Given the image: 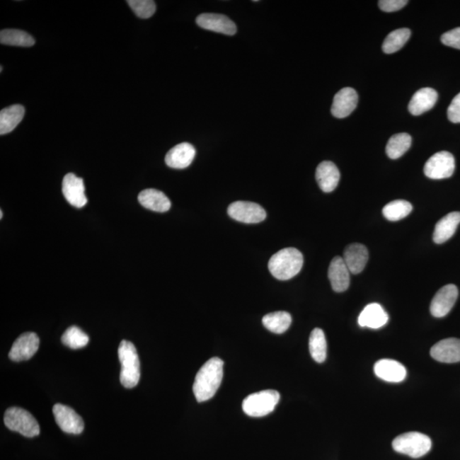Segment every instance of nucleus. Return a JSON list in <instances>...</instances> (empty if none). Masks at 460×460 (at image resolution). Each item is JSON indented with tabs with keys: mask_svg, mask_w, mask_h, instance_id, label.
Returning a JSON list of instances; mask_svg holds the SVG:
<instances>
[{
	"mask_svg": "<svg viewBox=\"0 0 460 460\" xmlns=\"http://www.w3.org/2000/svg\"><path fill=\"white\" fill-rule=\"evenodd\" d=\"M224 377V362L214 357L204 364L196 375L193 391L196 400L203 403L212 398L221 386Z\"/></svg>",
	"mask_w": 460,
	"mask_h": 460,
	"instance_id": "1",
	"label": "nucleus"
},
{
	"mask_svg": "<svg viewBox=\"0 0 460 460\" xmlns=\"http://www.w3.org/2000/svg\"><path fill=\"white\" fill-rule=\"evenodd\" d=\"M303 265V254L298 249L288 248L280 250L270 258L269 270L275 278L287 281L299 273Z\"/></svg>",
	"mask_w": 460,
	"mask_h": 460,
	"instance_id": "2",
	"label": "nucleus"
},
{
	"mask_svg": "<svg viewBox=\"0 0 460 460\" xmlns=\"http://www.w3.org/2000/svg\"><path fill=\"white\" fill-rule=\"evenodd\" d=\"M121 364L120 383L125 388L136 387L139 383L140 361L135 345L127 340L120 343L118 350Z\"/></svg>",
	"mask_w": 460,
	"mask_h": 460,
	"instance_id": "3",
	"label": "nucleus"
},
{
	"mask_svg": "<svg viewBox=\"0 0 460 460\" xmlns=\"http://www.w3.org/2000/svg\"><path fill=\"white\" fill-rule=\"evenodd\" d=\"M432 442L428 436L420 432H408L394 439L393 449L397 453L413 459L423 457L432 449Z\"/></svg>",
	"mask_w": 460,
	"mask_h": 460,
	"instance_id": "4",
	"label": "nucleus"
},
{
	"mask_svg": "<svg viewBox=\"0 0 460 460\" xmlns=\"http://www.w3.org/2000/svg\"><path fill=\"white\" fill-rule=\"evenodd\" d=\"M6 427L12 432L22 434L32 438L39 436L40 425L30 413L21 408H11L6 410L4 418Z\"/></svg>",
	"mask_w": 460,
	"mask_h": 460,
	"instance_id": "5",
	"label": "nucleus"
},
{
	"mask_svg": "<svg viewBox=\"0 0 460 460\" xmlns=\"http://www.w3.org/2000/svg\"><path fill=\"white\" fill-rule=\"evenodd\" d=\"M280 393L274 390H267L253 393L248 396L242 403V408L250 417L259 418L273 412L279 403Z\"/></svg>",
	"mask_w": 460,
	"mask_h": 460,
	"instance_id": "6",
	"label": "nucleus"
},
{
	"mask_svg": "<svg viewBox=\"0 0 460 460\" xmlns=\"http://www.w3.org/2000/svg\"><path fill=\"white\" fill-rule=\"evenodd\" d=\"M455 170L453 154L447 151L433 154L425 163L424 173L430 179H445L452 177Z\"/></svg>",
	"mask_w": 460,
	"mask_h": 460,
	"instance_id": "7",
	"label": "nucleus"
},
{
	"mask_svg": "<svg viewBox=\"0 0 460 460\" xmlns=\"http://www.w3.org/2000/svg\"><path fill=\"white\" fill-rule=\"evenodd\" d=\"M228 214L244 224H258L266 219V212L260 205L249 202H236L229 205Z\"/></svg>",
	"mask_w": 460,
	"mask_h": 460,
	"instance_id": "8",
	"label": "nucleus"
},
{
	"mask_svg": "<svg viewBox=\"0 0 460 460\" xmlns=\"http://www.w3.org/2000/svg\"><path fill=\"white\" fill-rule=\"evenodd\" d=\"M57 424L62 432L79 435L83 432L85 424L82 418L73 408L62 404H56L53 409Z\"/></svg>",
	"mask_w": 460,
	"mask_h": 460,
	"instance_id": "9",
	"label": "nucleus"
},
{
	"mask_svg": "<svg viewBox=\"0 0 460 460\" xmlns=\"http://www.w3.org/2000/svg\"><path fill=\"white\" fill-rule=\"evenodd\" d=\"M458 296V288L453 284L442 287L434 296L430 304V309L432 315L437 318L446 316L454 306Z\"/></svg>",
	"mask_w": 460,
	"mask_h": 460,
	"instance_id": "10",
	"label": "nucleus"
},
{
	"mask_svg": "<svg viewBox=\"0 0 460 460\" xmlns=\"http://www.w3.org/2000/svg\"><path fill=\"white\" fill-rule=\"evenodd\" d=\"M40 338L35 333H25L14 342L9 353L13 362L28 361L39 350Z\"/></svg>",
	"mask_w": 460,
	"mask_h": 460,
	"instance_id": "11",
	"label": "nucleus"
},
{
	"mask_svg": "<svg viewBox=\"0 0 460 460\" xmlns=\"http://www.w3.org/2000/svg\"><path fill=\"white\" fill-rule=\"evenodd\" d=\"M62 193L70 205L82 208L87 203L86 188L83 179L74 173L67 174L62 181Z\"/></svg>",
	"mask_w": 460,
	"mask_h": 460,
	"instance_id": "12",
	"label": "nucleus"
},
{
	"mask_svg": "<svg viewBox=\"0 0 460 460\" xmlns=\"http://www.w3.org/2000/svg\"><path fill=\"white\" fill-rule=\"evenodd\" d=\"M198 26L207 30L223 33L226 35H236L237 28L235 23L227 16L220 14L205 13L196 18Z\"/></svg>",
	"mask_w": 460,
	"mask_h": 460,
	"instance_id": "13",
	"label": "nucleus"
},
{
	"mask_svg": "<svg viewBox=\"0 0 460 460\" xmlns=\"http://www.w3.org/2000/svg\"><path fill=\"white\" fill-rule=\"evenodd\" d=\"M358 103V95L353 88L340 90L333 98L332 115L338 119H344L352 113Z\"/></svg>",
	"mask_w": 460,
	"mask_h": 460,
	"instance_id": "14",
	"label": "nucleus"
},
{
	"mask_svg": "<svg viewBox=\"0 0 460 460\" xmlns=\"http://www.w3.org/2000/svg\"><path fill=\"white\" fill-rule=\"evenodd\" d=\"M374 373L380 379L390 383H400L407 377V370L403 364L391 359H382L376 362Z\"/></svg>",
	"mask_w": 460,
	"mask_h": 460,
	"instance_id": "15",
	"label": "nucleus"
},
{
	"mask_svg": "<svg viewBox=\"0 0 460 460\" xmlns=\"http://www.w3.org/2000/svg\"><path fill=\"white\" fill-rule=\"evenodd\" d=\"M430 355L436 361L443 363L460 362V340L451 338L437 343L430 350Z\"/></svg>",
	"mask_w": 460,
	"mask_h": 460,
	"instance_id": "16",
	"label": "nucleus"
},
{
	"mask_svg": "<svg viewBox=\"0 0 460 460\" xmlns=\"http://www.w3.org/2000/svg\"><path fill=\"white\" fill-rule=\"evenodd\" d=\"M195 149L189 143L176 145L166 156V164L174 169L187 168L195 157Z\"/></svg>",
	"mask_w": 460,
	"mask_h": 460,
	"instance_id": "17",
	"label": "nucleus"
},
{
	"mask_svg": "<svg viewBox=\"0 0 460 460\" xmlns=\"http://www.w3.org/2000/svg\"><path fill=\"white\" fill-rule=\"evenodd\" d=\"M350 272L343 257H335L328 268V278L333 291L343 292L348 289Z\"/></svg>",
	"mask_w": 460,
	"mask_h": 460,
	"instance_id": "18",
	"label": "nucleus"
},
{
	"mask_svg": "<svg viewBox=\"0 0 460 460\" xmlns=\"http://www.w3.org/2000/svg\"><path fill=\"white\" fill-rule=\"evenodd\" d=\"M316 178L321 190L325 193H331L340 183V173L334 163L323 161L317 166Z\"/></svg>",
	"mask_w": 460,
	"mask_h": 460,
	"instance_id": "19",
	"label": "nucleus"
},
{
	"mask_svg": "<svg viewBox=\"0 0 460 460\" xmlns=\"http://www.w3.org/2000/svg\"><path fill=\"white\" fill-rule=\"evenodd\" d=\"M389 316L381 305L377 303L367 304L358 318V323L362 328L379 329L387 324Z\"/></svg>",
	"mask_w": 460,
	"mask_h": 460,
	"instance_id": "20",
	"label": "nucleus"
},
{
	"mask_svg": "<svg viewBox=\"0 0 460 460\" xmlns=\"http://www.w3.org/2000/svg\"><path fill=\"white\" fill-rule=\"evenodd\" d=\"M437 98V92L432 88H422L413 96L409 103L408 110L413 115L424 114L436 105Z\"/></svg>",
	"mask_w": 460,
	"mask_h": 460,
	"instance_id": "21",
	"label": "nucleus"
},
{
	"mask_svg": "<svg viewBox=\"0 0 460 460\" xmlns=\"http://www.w3.org/2000/svg\"><path fill=\"white\" fill-rule=\"evenodd\" d=\"M344 260L347 267L354 275L361 273L368 261V251L365 246L354 243L347 246L344 253Z\"/></svg>",
	"mask_w": 460,
	"mask_h": 460,
	"instance_id": "22",
	"label": "nucleus"
},
{
	"mask_svg": "<svg viewBox=\"0 0 460 460\" xmlns=\"http://www.w3.org/2000/svg\"><path fill=\"white\" fill-rule=\"evenodd\" d=\"M460 224V212H454L449 213L438 223L435 227L433 234V241L437 244L444 243L453 236L457 230L458 226Z\"/></svg>",
	"mask_w": 460,
	"mask_h": 460,
	"instance_id": "23",
	"label": "nucleus"
},
{
	"mask_svg": "<svg viewBox=\"0 0 460 460\" xmlns=\"http://www.w3.org/2000/svg\"><path fill=\"white\" fill-rule=\"evenodd\" d=\"M138 202L142 206L157 212H166L170 210V200L163 192L154 189H147L138 195Z\"/></svg>",
	"mask_w": 460,
	"mask_h": 460,
	"instance_id": "24",
	"label": "nucleus"
},
{
	"mask_svg": "<svg viewBox=\"0 0 460 460\" xmlns=\"http://www.w3.org/2000/svg\"><path fill=\"white\" fill-rule=\"evenodd\" d=\"M25 115V108L19 104L4 108L0 112V134L6 135L18 127L23 120Z\"/></svg>",
	"mask_w": 460,
	"mask_h": 460,
	"instance_id": "25",
	"label": "nucleus"
},
{
	"mask_svg": "<svg viewBox=\"0 0 460 460\" xmlns=\"http://www.w3.org/2000/svg\"><path fill=\"white\" fill-rule=\"evenodd\" d=\"M263 324L269 331L282 334L287 331L292 324V316L286 311L268 314L263 316Z\"/></svg>",
	"mask_w": 460,
	"mask_h": 460,
	"instance_id": "26",
	"label": "nucleus"
},
{
	"mask_svg": "<svg viewBox=\"0 0 460 460\" xmlns=\"http://www.w3.org/2000/svg\"><path fill=\"white\" fill-rule=\"evenodd\" d=\"M309 352L318 363L325 362L327 358L328 345L323 331L320 328L313 330L309 341Z\"/></svg>",
	"mask_w": 460,
	"mask_h": 460,
	"instance_id": "27",
	"label": "nucleus"
},
{
	"mask_svg": "<svg viewBox=\"0 0 460 460\" xmlns=\"http://www.w3.org/2000/svg\"><path fill=\"white\" fill-rule=\"evenodd\" d=\"M412 137L408 133H398L392 136L386 146V154L391 160L403 156L411 147Z\"/></svg>",
	"mask_w": 460,
	"mask_h": 460,
	"instance_id": "28",
	"label": "nucleus"
},
{
	"mask_svg": "<svg viewBox=\"0 0 460 460\" xmlns=\"http://www.w3.org/2000/svg\"><path fill=\"white\" fill-rule=\"evenodd\" d=\"M0 42L3 45L21 46V47H30L35 43V40L31 35L18 29H5L0 32Z\"/></svg>",
	"mask_w": 460,
	"mask_h": 460,
	"instance_id": "29",
	"label": "nucleus"
},
{
	"mask_svg": "<svg viewBox=\"0 0 460 460\" xmlns=\"http://www.w3.org/2000/svg\"><path fill=\"white\" fill-rule=\"evenodd\" d=\"M411 36L408 28H400L392 31L384 40L382 49L384 53L392 54L403 47Z\"/></svg>",
	"mask_w": 460,
	"mask_h": 460,
	"instance_id": "30",
	"label": "nucleus"
},
{
	"mask_svg": "<svg viewBox=\"0 0 460 460\" xmlns=\"http://www.w3.org/2000/svg\"><path fill=\"white\" fill-rule=\"evenodd\" d=\"M412 210L413 206L407 200H393L383 208V215L389 221L396 222L408 216Z\"/></svg>",
	"mask_w": 460,
	"mask_h": 460,
	"instance_id": "31",
	"label": "nucleus"
},
{
	"mask_svg": "<svg viewBox=\"0 0 460 460\" xmlns=\"http://www.w3.org/2000/svg\"><path fill=\"white\" fill-rule=\"evenodd\" d=\"M62 344L71 349H81L86 346L89 343V337L81 328L73 326V327L66 330L62 337Z\"/></svg>",
	"mask_w": 460,
	"mask_h": 460,
	"instance_id": "32",
	"label": "nucleus"
},
{
	"mask_svg": "<svg viewBox=\"0 0 460 460\" xmlns=\"http://www.w3.org/2000/svg\"><path fill=\"white\" fill-rule=\"evenodd\" d=\"M127 4L138 18L147 19L156 13V3L151 0H128Z\"/></svg>",
	"mask_w": 460,
	"mask_h": 460,
	"instance_id": "33",
	"label": "nucleus"
},
{
	"mask_svg": "<svg viewBox=\"0 0 460 460\" xmlns=\"http://www.w3.org/2000/svg\"><path fill=\"white\" fill-rule=\"evenodd\" d=\"M441 40L443 45L460 50V28L445 33L442 35Z\"/></svg>",
	"mask_w": 460,
	"mask_h": 460,
	"instance_id": "34",
	"label": "nucleus"
},
{
	"mask_svg": "<svg viewBox=\"0 0 460 460\" xmlns=\"http://www.w3.org/2000/svg\"><path fill=\"white\" fill-rule=\"evenodd\" d=\"M407 4V0H381L379 6L384 12H394L403 9Z\"/></svg>",
	"mask_w": 460,
	"mask_h": 460,
	"instance_id": "35",
	"label": "nucleus"
},
{
	"mask_svg": "<svg viewBox=\"0 0 460 460\" xmlns=\"http://www.w3.org/2000/svg\"><path fill=\"white\" fill-rule=\"evenodd\" d=\"M447 117L451 122L460 123V92L447 108Z\"/></svg>",
	"mask_w": 460,
	"mask_h": 460,
	"instance_id": "36",
	"label": "nucleus"
},
{
	"mask_svg": "<svg viewBox=\"0 0 460 460\" xmlns=\"http://www.w3.org/2000/svg\"><path fill=\"white\" fill-rule=\"evenodd\" d=\"M2 217H3V212L1 211V214H0V219H2Z\"/></svg>",
	"mask_w": 460,
	"mask_h": 460,
	"instance_id": "37",
	"label": "nucleus"
}]
</instances>
